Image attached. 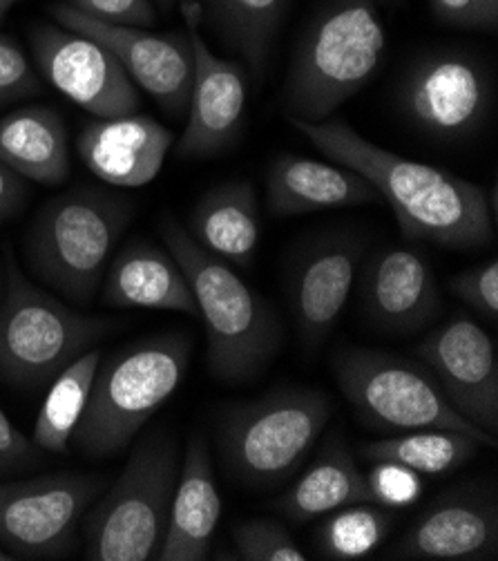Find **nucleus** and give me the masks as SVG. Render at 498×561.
<instances>
[{
  "instance_id": "nucleus-5",
  "label": "nucleus",
  "mask_w": 498,
  "mask_h": 561,
  "mask_svg": "<svg viewBox=\"0 0 498 561\" xmlns=\"http://www.w3.org/2000/svg\"><path fill=\"white\" fill-rule=\"evenodd\" d=\"M130 221V204L103 188L77 186L49 199L32 221L25 255L47 287L74 305L101 289L109 257Z\"/></svg>"
},
{
  "instance_id": "nucleus-24",
  "label": "nucleus",
  "mask_w": 498,
  "mask_h": 561,
  "mask_svg": "<svg viewBox=\"0 0 498 561\" xmlns=\"http://www.w3.org/2000/svg\"><path fill=\"white\" fill-rule=\"evenodd\" d=\"M367 477L345 436L331 434L317 459L278 499V511L296 524L313 522L354 503H367Z\"/></svg>"
},
{
  "instance_id": "nucleus-2",
  "label": "nucleus",
  "mask_w": 498,
  "mask_h": 561,
  "mask_svg": "<svg viewBox=\"0 0 498 561\" xmlns=\"http://www.w3.org/2000/svg\"><path fill=\"white\" fill-rule=\"evenodd\" d=\"M169 253L184 271L208 335V369L227 385L257 378L282 343L273 309L244 283L229 262L201 249L177 219L159 224Z\"/></svg>"
},
{
  "instance_id": "nucleus-16",
  "label": "nucleus",
  "mask_w": 498,
  "mask_h": 561,
  "mask_svg": "<svg viewBox=\"0 0 498 561\" xmlns=\"http://www.w3.org/2000/svg\"><path fill=\"white\" fill-rule=\"evenodd\" d=\"M392 559L487 561L498 557V503L489 485H461L436 499L386 550Z\"/></svg>"
},
{
  "instance_id": "nucleus-13",
  "label": "nucleus",
  "mask_w": 498,
  "mask_h": 561,
  "mask_svg": "<svg viewBox=\"0 0 498 561\" xmlns=\"http://www.w3.org/2000/svg\"><path fill=\"white\" fill-rule=\"evenodd\" d=\"M450 405L474 427L498 432V360L487 331L465 313L436 327L416 347Z\"/></svg>"
},
{
  "instance_id": "nucleus-30",
  "label": "nucleus",
  "mask_w": 498,
  "mask_h": 561,
  "mask_svg": "<svg viewBox=\"0 0 498 561\" xmlns=\"http://www.w3.org/2000/svg\"><path fill=\"white\" fill-rule=\"evenodd\" d=\"M238 559L246 561H306L291 533L273 519H246L233 528Z\"/></svg>"
},
{
  "instance_id": "nucleus-25",
  "label": "nucleus",
  "mask_w": 498,
  "mask_h": 561,
  "mask_svg": "<svg viewBox=\"0 0 498 561\" xmlns=\"http://www.w3.org/2000/svg\"><path fill=\"white\" fill-rule=\"evenodd\" d=\"M193 240L235 266H251L259 244L257 193L238 180L210 188L190 213Z\"/></svg>"
},
{
  "instance_id": "nucleus-11",
  "label": "nucleus",
  "mask_w": 498,
  "mask_h": 561,
  "mask_svg": "<svg viewBox=\"0 0 498 561\" xmlns=\"http://www.w3.org/2000/svg\"><path fill=\"white\" fill-rule=\"evenodd\" d=\"M494 103L491 75L463 51H431L398 85V107L420 133L456 141L483 128Z\"/></svg>"
},
{
  "instance_id": "nucleus-14",
  "label": "nucleus",
  "mask_w": 498,
  "mask_h": 561,
  "mask_svg": "<svg viewBox=\"0 0 498 561\" xmlns=\"http://www.w3.org/2000/svg\"><path fill=\"white\" fill-rule=\"evenodd\" d=\"M49 14L61 27L81 32L105 45L117 56L132 83L148 92L169 115H184L195 70L188 32L152 34L143 27L107 25L74 12L66 3L54 5Z\"/></svg>"
},
{
  "instance_id": "nucleus-27",
  "label": "nucleus",
  "mask_w": 498,
  "mask_h": 561,
  "mask_svg": "<svg viewBox=\"0 0 498 561\" xmlns=\"http://www.w3.org/2000/svg\"><path fill=\"white\" fill-rule=\"evenodd\" d=\"M483 447L478 438L463 432L418 430L362 443L358 450L369 463H398L418 474L442 477L472 461Z\"/></svg>"
},
{
  "instance_id": "nucleus-22",
  "label": "nucleus",
  "mask_w": 498,
  "mask_h": 561,
  "mask_svg": "<svg viewBox=\"0 0 498 561\" xmlns=\"http://www.w3.org/2000/svg\"><path fill=\"white\" fill-rule=\"evenodd\" d=\"M103 302L117 309H163L199 316L177 260L150 242L128 244L103 275Z\"/></svg>"
},
{
  "instance_id": "nucleus-26",
  "label": "nucleus",
  "mask_w": 498,
  "mask_h": 561,
  "mask_svg": "<svg viewBox=\"0 0 498 561\" xmlns=\"http://www.w3.org/2000/svg\"><path fill=\"white\" fill-rule=\"evenodd\" d=\"M201 19L235 49L255 75H262L289 0H197Z\"/></svg>"
},
{
  "instance_id": "nucleus-39",
  "label": "nucleus",
  "mask_w": 498,
  "mask_h": 561,
  "mask_svg": "<svg viewBox=\"0 0 498 561\" xmlns=\"http://www.w3.org/2000/svg\"><path fill=\"white\" fill-rule=\"evenodd\" d=\"M16 3H19V0H0V21H3L12 12V8Z\"/></svg>"
},
{
  "instance_id": "nucleus-37",
  "label": "nucleus",
  "mask_w": 498,
  "mask_h": 561,
  "mask_svg": "<svg viewBox=\"0 0 498 561\" xmlns=\"http://www.w3.org/2000/svg\"><path fill=\"white\" fill-rule=\"evenodd\" d=\"M440 21L459 27H478L474 0H429Z\"/></svg>"
},
{
  "instance_id": "nucleus-19",
  "label": "nucleus",
  "mask_w": 498,
  "mask_h": 561,
  "mask_svg": "<svg viewBox=\"0 0 498 561\" xmlns=\"http://www.w3.org/2000/svg\"><path fill=\"white\" fill-rule=\"evenodd\" d=\"M362 300L371 322L392 333L418 331L440 311L433 268L420 253L398 247H386L369 257Z\"/></svg>"
},
{
  "instance_id": "nucleus-8",
  "label": "nucleus",
  "mask_w": 498,
  "mask_h": 561,
  "mask_svg": "<svg viewBox=\"0 0 498 561\" xmlns=\"http://www.w3.org/2000/svg\"><path fill=\"white\" fill-rule=\"evenodd\" d=\"M109 329L113 320L83 316L32 285L14 255H8L0 300V380L23 389L47 385Z\"/></svg>"
},
{
  "instance_id": "nucleus-38",
  "label": "nucleus",
  "mask_w": 498,
  "mask_h": 561,
  "mask_svg": "<svg viewBox=\"0 0 498 561\" xmlns=\"http://www.w3.org/2000/svg\"><path fill=\"white\" fill-rule=\"evenodd\" d=\"M480 30H496L498 25V0H474Z\"/></svg>"
},
{
  "instance_id": "nucleus-28",
  "label": "nucleus",
  "mask_w": 498,
  "mask_h": 561,
  "mask_svg": "<svg viewBox=\"0 0 498 561\" xmlns=\"http://www.w3.org/2000/svg\"><path fill=\"white\" fill-rule=\"evenodd\" d=\"M101 363V352L90 350L72 360L57 378L45 397L34 423V443L43 453L68 455L72 434L83 416L90 389Z\"/></svg>"
},
{
  "instance_id": "nucleus-23",
  "label": "nucleus",
  "mask_w": 498,
  "mask_h": 561,
  "mask_svg": "<svg viewBox=\"0 0 498 561\" xmlns=\"http://www.w3.org/2000/svg\"><path fill=\"white\" fill-rule=\"evenodd\" d=\"M0 161L21 180L57 186L70 180V144L61 115L49 105H25L0 119Z\"/></svg>"
},
{
  "instance_id": "nucleus-15",
  "label": "nucleus",
  "mask_w": 498,
  "mask_h": 561,
  "mask_svg": "<svg viewBox=\"0 0 498 561\" xmlns=\"http://www.w3.org/2000/svg\"><path fill=\"white\" fill-rule=\"evenodd\" d=\"M182 14L188 27L195 70L186 107V130L177 144V154L184 159H206L224 152L242 130L246 77L238 64L219 59L206 45L199 32L201 8L197 0L184 3Z\"/></svg>"
},
{
  "instance_id": "nucleus-12",
  "label": "nucleus",
  "mask_w": 498,
  "mask_h": 561,
  "mask_svg": "<svg viewBox=\"0 0 498 561\" xmlns=\"http://www.w3.org/2000/svg\"><path fill=\"white\" fill-rule=\"evenodd\" d=\"M30 45L40 77L96 119L135 115L141 96L117 56L99 41L51 23L34 25Z\"/></svg>"
},
{
  "instance_id": "nucleus-36",
  "label": "nucleus",
  "mask_w": 498,
  "mask_h": 561,
  "mask_svg": "<svg viewBox=\"0 0 498 561\" xmlns=\"http://www.w3.org/2000/svg\"><path fill=\"white\" fill-rule=\"evenodd\" d=\"M25 188L21 178L0 161V224H5L23 206Z\"/></svg>"
},
{
  "instance_id": "nucleus-1",
  "label": "nucleus",
  "mask_w": 498,
  "mask_h": 561,
  "mask_svg": "<svg viewBox=\"0 0 498 561\" xmlns=\"http://www.w3.org/2000/svg\"><path fill=\"white\" fill-rule=\"evenodd\" d=\"M289 124L324 157L367 180L394 210L405 238L445 249L491 244L494 215L480 186L386 150L343 119Z\"/></svg>"
},
{
  "instance_id": "nucleus-3",
  "label": "nucleus",
  "mask_w": 498,
  "mask_h": 561,
  "mask_svg": "<svg viewBox=\"0 0 498 561\" xmlns=\"http://www.w3.org/2000/svg\"><path fill=\"white\" fill-rule=\"evenodd\" d=\"M384 23L375 0H334L300 38L282 85L289 119L326 122L382 64Z\"/></svg>"
},
{
  "instance_id": "nucleus-21",
  "label": "nucleus",
  "mask_w": 498,
  "mask_h": 561,
  "mask_svg": "<svg viewBox=\"0 0 498 561\" xmlns=\"http://www.w3.org/2000/svg\"><path fill=\"white\" fill-rule=\"evenodd\" d=\"M219 517L221 499L212 477L208 445L201 434H193L173 494L169 526L154 557L161 561L206 559Z\"/></svg>"
},
{
  "instance_id": "nucleus-6",
  "label": "nucleus",
  "mask_w": 498,
  "mask_h": 561,
  "mask_svg": "<svg viewBox=\"0 0 498 561\" xmlns=\"http://www.w3.org/2000/svg\"><path fill=\"white\" fill-rule=\"evenodd\" d=\"M179 472L182 457L175 436L165 430L143 436L135 445L119 479L85 513V559H152L169 526Z\"/></svg>"
},
{
  "instance_id": "nucleus-29",
  "label": "nucleus",
  "mask_w": 498,
  "mask_h": 561,
  "mask_svg": "<svg viewBox=\"0 0 498 561\" xmlns=\"http://www.w3.org/2000/svg\"><path fill=\"white\" fill-rule=\"evenodd\" d=\"M331 515V513H328ZM394 515L375 503H354L334 511L315 533V548L324 559H362L390 533Z\"/></svg>"
},
{
  "instance_id": "nucleus-41",
  "label": "nucleus",
  "mask_w": 498,
  "mask_h": 561,
  "mask_svg": "<svg viewBox=\"0 0 498 561\" xmlns=\"http://www.w3.org/2000/svg\"><path fill=\"white\" fill-rule=\"evenodd\" d=\"M16 557L10 552V550H5L3 546H0V561H14Z\"/></svg>"
},
{
  "instance_id": "nucleus-34",
  "label": "nucleus",
  "mask_w": 498,
  "mask_h": 561,
  "mask_svg": "<svg viewBox=\"0 0 498 561\" xmlns=\"http://www.w3.org/2000/svg\"><path fill=\"white\" fill-rule=\"evenodd\" d=\"M66 5L107 25L148 30L157 23V8L152 0H66Z\"/></svg>"
},
{
  "instance_id": "nucleus-20",
  "label": "nucleus",
  "mask_w": 498,
  "mask_h": 561,
  "mask_svg": "<svg viewBox=\"0 0 498 561\" xmlns=\"http://www.w3.org/2000/svg\"><path fill=\"white\" fill-rule=\"evenodd\" d=\"M378 199L375 188L367 180L334 161L280 154L273 159L266 175V204L275 217L362 206Z\"/></svg>"
},
{
  "instance_id": "nucleus-33",
  "label": "nucleus",
  "mask_w": 498,
  "mask_h": 561,
  "mask_svg": "<svg viewBox=\"0 0 498 561\" xmlns=\"http://www.w3.org/2000/svg\"><path fill=\"white\" fill-rule=\"evenodd\" d=\"M450 291L467 307L478 311L489 322L498 318V262L491 257L487 264L467 268L450 279Z\"/></svg>"
},
{
  "instance_id": "nucleus-7",
  "label": "nucleus",
  "mask_w": 498,
  "mask_h": 561,
  "mask_svg": "<svg viewBox=\"0 0 498 561\" xmlns=\"http://www.w3.org/2000/svg\"><path fill=\"white\" fill-rule=\"evenodd\" d=\"M334 403L320 389L282 387L231 408L219 421V455L227 474L244 488L287 481L324 432Z\"/></svg>"
},
{
  "instance_id": "nucleus-17",
  "label": "nucleus",
  "mask_w": 498,
  "mask_h": 561,
  "mask_svg": "<svg viewBox=\"0 0 498 561\" xmlns=\"http://www.w3.org/2000/svg\"><path fill=\"white\" fill-rule=\"evenodd\" d=\"M362 251L358 238L336 236L317 240L300 255L291 291L298 331L306 347H317L343 316Z\"/></svg>"
},
{
  "instance_id": "nucleus-9",
  "label": "nucleus",
  "mask_w": 498,
  "mask_h": 561,
  "mask_svg": "<svg viewBox=\"0 0 498 561\" xmlns=\"http://www.w3.org/2000/svg\"><path fill=\"white\" fill-rule=\"evenodd\" d=\"M334 371L358 421L375 432L452 430L496 447V436L467 423L442 394L431 371L398 354L347 347L334 356Z\"/></svg>"
},
{
  "instance_id": "nucleus-4",
  "label": "nucleus",
  "mask_w": 498,
  "mask_h": 561,
  "mask_svg": "<svg viewBox=\"0 0 498 561\" xmlns=\"http://www.w3.org/2000/svg\"><path fill=\"white\" fill-rule=\"evenodd\" d=\"M193 341L163 333L99 363L90 399L70 445L85 459L121 455L184 382Z\"/></svg>"
},
{
  "instance_id": "nucleus-35",
  "label": "nucleus",
  "mask_w": 498,
  "mask_h": 561,
  "mask_svg": "<svg viewBox=\"0 0 498 561\" xmlns=\"http://www.w3.org/2000/svg\"><path fill=\"white\" fill-rule=\"evenodd\" d=\"M43 450L0 408V477L30 472L43 463Z\"/></svg>"
},
{
  "instance_id": "nucleus-32",
  "label": "nucleus",
  "mask_w": 498,
  "mask_h": 561,
  "mask_svg": "<svg viewBox=\"0 0 498 561\" xmlns=\"http://www.w3.org/2000/svg\"><path fill=\"white\" fill-rule=\"evenodd\" d=\"M43 92L40 75L30 64L21 45L0 34V105L16 103Z\"/></svg>"
},
{
  "instance_id": "nucleus-40",
  "label": "nucleus",
  "mask_w": 498,
  "mask_h": 561,
  "mask_svg": "<svg viewBox=\"0 0 498 561\" xmlns=\"http://www.w3.org/2000/svg\"><path fill=\"white\" fill-rule=\"evenodd\" d=\"M152 3H157L161 10H173V5L177 3V0H152Z\"/></svg>"
},
{
  "instance_id": "nucleus-10",
  "label": "nucleus",
  "mask_w": 498,
  "mask_h": 561,
  "mask_svg": "<svg viewBox=\"0 0 498 561\" xmlns=\"http://www.w3.org/2000/svg\"><path fill=\"white\" fill-rule=\"evenodd\" d=\"M103 490V477L77 472L0 483V546L16 559L72 554L79 526Z\"/></svg>"
},
{
  "instance_id": "nucleus-31",
  "label": "nucleus",
  "mask_w": 498,
  "mask_h": 561,
  "mask_svg": "<svg viewBox=\"0 0 498 561\" xmlns=\"http://www.w3.org/2000/svg\"><path fill=\"white\" fill-rule=\"evenodd\" d=\"M367 477L369 503L382 508H407L422 494V479L418 472L398 463H371Z\"/></svg>"
},
{
  "instance_id": "nucleus-18",
  "label": "nucleus",
  "mask_w": 498,
  "mask_h": 561,
  "mask_svg": "<svg viewBox=\"0 0 498 561\" xmlns=\"http://www.w3.org/2000/svg\"><path fill=\"white\" fill-rule=\"evenodd\" d=\"M173 133L148 115H124L88 124L77 137V152L88 171L119 188L150 184L173 148Z\"/></svg>"
}]
</instances>
